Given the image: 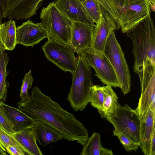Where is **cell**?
<instances>
[{
  "instance_id": "5",
  "label": "cell",
  "mask_w": 155,
  "mask_h": 155,
  "mask_svg": "<svg viewBox=\"0 0 155 155\" xmlns=\"http://www.w3.org/2000/svg\"><path fill=\"white\" fill-rule=\"evenodd\" d=\"M40 18L48 34V40L70 45L72 22L59 10L54 2L43 7Z\"/></svg>"
},
{
  "instance_id": "17",
  "label": "cell",
  "mask_w": 155,
  "mask_h": 155,
  "mask_svg": "<svg viewBox=\"0 0 155 155\" xmlns=\"http://www.w3.org/2000/svg\"><path fill=\"white\" fill-rule=\"evenodd\" d=\"M9 118L15 132L21 131L30 127H33L37 120H35L19 109L9 106L0 101Z\"/></svg>"
},
{
  "instance_id": "12",
  "label": "cell",
  "mask_w": 155,
  "mask_h": 155,
  "mask_svg": "<svg viewBox=\"0 0 155 155\" xmlns=\"http://www.w3.org/2000/svg\"><path fill=\"white\" fill-rule=\"evenodd\" d=\"M48 38L47 31L41 22L34 23L28 20L16 27L17 44L33 47Z\"/></svg>"
},
{
  "instance_id": "20",
  "label": "cell",
  "mask_w": 155,
  "mask_h": 155,
  "mask_svg": "<svg viewBox=\"0 0 155 155\" xmlns=\"http://www.w3.org/2000/svg\"><path fill=\"white\" fill-rule=\"evenodd\" d=\"M102 87L104 98L102 107L98 111L101 118L106 119L116 112L119 104L118 98L111 86L106 85Z\"/></svg>"
},
{
  "instance_id": "34",
  "label": "cell",
  "mask_w": 155,
  "mask_h": 155,
  "mask_svg": "<svg viewBox=\"0 0 155 155\" xmlns=\"http://www.w3.org/2000/svg\"><path fill=\"white\" fill-rule=\"evenodd\" d=\"M5 149L2 146L0 143V155H7L8 154Z\"/></svg>"
},
{
  "instance_id": "36",
  "label": "cell",
  "mask_w": 155,
  "mask_h": 155,
  "mask_svg": "<svg viewBox=\"0 0 155 155\" xmlns=\"http://www.w3.org/2000/svg\"><path fill=\"white\" fill-rule=\"evenodd\" d=\"M5 49V47L0 42V52L3 50Z\"/></svg>"
},
{
  "instance_id": "13",
  "label": "cell",
  "mask_w": 155,
  "mask_h": 155,
  "mask_svg": "<svg viewBox=\"0 0 155 155\" xmlns=\"http://www.w3.org/2000/svg\"><path fill=\"white\" fill-rule=\"evenodd\" d=\"M54 2L59 10L71 22L81 23L95 27V24L81 0H56Z\"/></svg>"
},
{
  "instance_id": "23",
  "label": "cell",
  "mask_w": 155,
  "mask_h": 155,
  "mask_svg": "<svg viewBox=\"0 0 155 155\" xmlns=\"http://www.w3.org/2000/svg\"><path fill=\"white\" fill-rule=\"evenodd\" d=\"M5 49L0 52V101H6L7 96L8 81L6 80L8 72L7 67L9 60L8 56Z\"/></svg>"
},
{
  "instance_id": "6",
  "label": "cell",
  "mask_w": 155,
  "mask_h": 155,
  "mask_svg": "<svg viewBox=\"0 0 155 155\" xmlns=\"http://www.w3.org/2000/svg\"><path fill=\"white\" fill-rule=\"evenodd\" d=\"M140 80L141 94L138 106L134 110L140 117L148 110L155 111V63L148 59L142 65L134 68Z\"/></svg>"
},
{
  "instance_id": "33",
  "label": "cell",
  "mask_w": 155,
  "mask_h": 155,
  "mask_svg": "<svg viewBox=\"0 0 155 155\" xmlns=\"http://www.w3.org/2000/svg\"><path fill=\"white\" fill-rule=\"evenodd\" d=\"M5 0H0V25L2 19V14H3L6 4Z\"/></svg>"
},
{
  "instance_id": "26",
  "label": "cell",
  "mask_w": 155,
  "mask_h": 155,
  "mask_svg": "<svg viewBox=\"0 0 155 155\" xmlns=\"http://www.w3.org/2000/svg\"><path fill=\"white\" fill-rule=\"evenodd\" d=\"M9 133L0 125V143L5 148L9 145L18 147L25 151L27 155H29L23 147Z\"/></svg>"
},
{
  "instance_id": "19",
  "label": "cell",
  "mask_w": 155,
  "mask_h": 155,
  "mask_svg": "<svg viewBox=\"0 0 155 155\" xmlns=\"http://www.w3.org/2000/svg\"><path fill=\"white\" fill-rule=\"evenodd\" d=\"M33 127L36 140L41 146H45L63 139L57 130L41 121L37 120L36 124Z\"/></svg>"
},
{
  "instance_id": "31",
  "label": "cell",
  "mask_w": 155,
  "mask_h": 155,
  "mask_svg": "<svg viewBox=\"0 0 155 155\" xmlns=\"http://www.w3.org/2000/svg\"><path fill=\"white\" fill-rule=\"evenodd\" d=\"M155 154V130L152 134L151 142L150 155H154Z\"/></svg>"
},
{
  "instance_id": "3",
  "label": "cell",
  "mask_w": 155,
  "mask_h": 155,
  "mask_svg": "<svg viewBox=\"0 0 155 155\" xmlns=\"http://www.w3.org/2000/svg\"><path fill=\"white\" fill-rule=\"evenodd\" d=\"M117 23L125 33L150 14L149 0H106Z\"/></svg>"
},
{
  "instance_id": "16",
  "label": "cell",
  "mask_w": 155,
  "mask_h": 155,
  "mask_svg": "<svg viewBox=\"0 0 155 155\" xmlns=\"http://www.w3.org/2000/svg\"><path fill=\"white\" fill-rule=\"evenodd\" d=\"M140 118V147L144 155H150L151 137L155 130V111L149 108L145 114Z\"/></svg>"
},
{
  "instance_id": "25",
  "label": "cell",
  "mask_w": 155,
  "mask_h": 155,
  "mask_svg": "<svg viewBox=\"0 0 155 155\" xmlns=\"http://www.w3.org/2000/svg\"><path fill=\"white\" fill-rule=\"evenodd\" d=\"M104 96L102 87L93 84L90 87L89 101L91 104L98 110L102 106Z\"/></svg>"
},
{
  "instance_id": "27",
  "label": "cell",
  "mask_w": 155,
  "mask_h": 155,
  "mask_svg": "<svg viewBox=\"0 0 155 155\" xmlns=\"http://www.w3.org/2000/svg\"><path fill=\"white\" fill-rule=\"evenodd\" d=\"M33 79L34 78L31 74V69L25 74L22 81L20 94L21 102H25L28 99L30 96L28 90L31 88Z\"/></svg>"
},
{
  "instance_id": "21",
  "label": "cell",
  "mask_w": 155,
  "mask_h": 155,
  "mask_svg": "<svg viewBox=\"0 0 155 155\" xmlns=\"http://www.w3.org/2000/svg\"><path fill=\"white\" fill-rule=\"evenodd\" d=\"M15 21L10 19L0 25V42L5 50H13L17 44Z\"/></svg>"
},
{
  "instance_id": "28",
  "label": "cell",
  "mask_w": 155,
  "mask_h": 155,
  "mask_svg": "<svg viewBox=\"0 0 155 155\" xmlns=\"http://www.w3.org/2000/svg\"><path fill=\"white\" fill-rule=\"evenodd\" d=\"M113 133L114 135L118 138L127 151H136L138 149L139 145L127 136L114 129L113 130Z\"/></svg>"
},
{
  "instance_id": "8",
  "label": "cell",
  "mask_w": 155,
  "mask_h": 155,
  "mask_svg": "<svg viewBox=\"0 0 155 155\" xmlns=\"http://www.w3.org/2000/svg\"><path fill=\"white\" fill-rule=\"evenodd\" d=\"M114 126V130L140 145V118L134 110L127 104H118L115 113L106 118Z\"/></svg>"
},
{
  "instance_id": "1",
  "label": "cell",
  "mask_w": 155,
  "mask_h": 155,
  "mask_svg": "<svg viewBox=\"0 0 155 155\" xmlns=\"http://www.w3.org/2000/svg\"><path fill=\"white\" fill-rule=\"evenodd\" d=\"M18 109L33 119L41 121L57 130L62 139L76 141L84 145L88 137L84 125L73 114L63 109L50 96L44 94L37 86L25 102L19 101Z\"/></svg>"
},
{
  "instance_id": "7",
  "label": "cell",
  "mask_w": 155,
  "mask_h": 155,
  "mask_svg": "<svg viewBox=\"0 0 155 155\" xmlns=\"http://www.w3.org/2000/svg\"><path fill=\"white\" fill-rule=\"evenodd\" d=\"M103 53L111 64L124 95L130 91L131 76L124 54L117 41L114 31L107 40Z\"/></svg>"
},
{
  "instance_id": "32",
  "label": "cell",
  "mask_w": 155,
  "mask_h": 155,
  "mask_svg": "<svg viewBox=\"0 0 155 155\" xmlns=\"http://www.w3.org/2000/svg\"><path fill=\"white\" fill-rule=\"evenodd\" d=\"M102 8L106 12H109L111 9L109 6L106 0H98Z\"/></svg>"
},
{
  "instance_id": "9",
  "label": "cell",
  "mask_w": 155,
  "mask_h": 155,
  "mask_svg": "<svg viewBox=\"0 0 155 155\" xmlns=\"http://www.w3.org/2000/svg\"><path fill=\"white\" fill-rule=\"evenodd\" d=\"M80 55L86 63L94 69L95 75L104 84L120 88L114 70L103 52L90 47L83 50Z\"/></svg>"
},
{
  "instance_id": "2",
  "label": "cell",
  "mask_w": 155,
  "mask_h": 155,
  "mask_svg": "<svg viewBox=\"0 0 155 155\" xmlns=\"http://www.w3.org/2000/svg\"><path fill=\"white\" fill-rule=\"evenodd\" d=\"M126 33L133 44L134 68L147 59L155 63V29L150 14Z\"/></svg>"
},
{
  "instance_id": "14",
  "label": "cell",
  "mask_w": 155,
  "mask_h": 155,
  "mask_svg": "<svg viewBox=\"0 0 155 155\" xmlns=\"http://www.w3.org/2000/svg\"><path fill=\"white\" fill-rule=\"evenodd\" d=\"M94 29L83 23L72 22L70 45L78 55L85 49L91 47Z\"/></svg>"
},
{
  "instance_id": "24",
  "label": "cell",
  "mask_w": 155,
  "mask_h": 155,
  "mask_svg": "<svg viewBox=\"0 0 155 155\" xmlns=\"http://www.w3.org/2000/svg\"><path fill=\"white\" fill-rule=\"evenodd\" d=\"M82 2L87 12L95 25L101 21L104 13L98 0H82Z\"/></svg>"
},
{
  "instance_id": "15",
  "label": "cell",
  "mask_w": 155,
  "mask_h": 155,
  "mask_svg": "<svg viewBox=\"0 0 155 155\" xmlns=\"http://www.w3.org/2000/svg\"><path fill=\"white\" fill-rule=\"evenodd\" d=\"M117 28L116 22L107 12L104 15L101 21L94 28L91 47L103 52L108 37L111 32Z\"/></svg>"
},
{
  "instance_id": "35",
  "label": "cell",
  "mask_w": 155,
  "mask_h": 155,
  "mask_svg": "<svg viewBox=\"0 0 155 155\" xmlns=\"http://www.w3.org/2000/svg\"><path fill=\"white\" fill-rule=\"evenodd\" d=\"M151 10L154 12L155 10V0H149Z\"/></svg>"
},
{
  "instance_id": "22",
  "label": "cell",
  "mask_w": 155,
  "mask_h": 155,
  "mask_svg": "<svg viewBox=\"0 0 155 155\" xmlns=\"http://www.w3.org/2000/svg\"><path fill=\"white\" fill-rule=\"evenodd\" d=\"M80 154L81 155H113L112 150L102 146L100 134L94 132L88 137Z\"/></svg>"
},
{
  "instance_id": "10",
  "label": "cell",
  "mask_w": 155,
  "mask_h": 155,
  "mask_svg": "<svg viewBox=\"0 0 155 155\" xmlns=\"http://www.w3.org/2000/svg\"><path fill=\"white\" fill-rule=\"evenodd\" d=\"M47 59L63 71L72 74L77 67L78 59L70 45L57 41L48 40L41 46Z\"/></svg>"
},
{
  "instance_id": "29",
  "label": "cell",
  "mask_w": 155,
  "mask_h": 155,
  "mask_svg": "<svg viewBox=\"0 0 155 155\" xmlns=\"http://www.w3.org/2000/svg\"><path fill=\"white\" fill-rule=\"evenodd\" d=\"M0 125L9 133H15L13 130V125L7 114L0 103Z\"/></svg>"
},
{
  "instance_id": "4",
  "label": "cell",
  "mask_w": 155,
  "mask_h": 155,
  "mask_svg": "<svg viewBox=\"0 0 155 155\" xmlns=\"http://www.w3.org/2000/svg\"><path fill=\"white\" fill-rule=\"evenodd\" d=\"M76 69L72 74V83L67 97L71 106L75 111H83L90 102V87L93 84L91 67L80 54Z\"/></svg>"
},
{
  "instance_id": "18",
  "label": "cell",
  "mask_w": 155,
  "mask_h": 155,
  "mask_svg": "<svg viewBox=\"0 0 155 155\" xmlns=\"http://www.w3.org/2000/svg\"><path fill=\"white\" fill-rule=\"evenodd\" d=\"M12 136L24 148L29 155H42L36 142L33 127H30L12 133Z\"/></svg>"
},
{
  "instance_id": "11",
  "label": "cell",
  "mask_w": 155,
  "mask_h": 155,
  "mask_svg": "<svg viewBox=\"0 0 155 155\" xmlns=\"http://www.w3.org/2000/svg\"><path fill=\"white\" fill-rule=\"evenodd\" d=\"M44 0H6L2 17L26 20L35 15Z\"/></svg>"
},
{
  "instance_id": "30",
  "label": "cell",
  "mask_w": 155,
  "mask_h": 155,
  "mask_svg": "<svg viewBox=\"0 0 155 155\" xmlns=\"http://www.w3.org/2000/svg\"><path fill=\"white\" fill-rule=\"evenodd\" d=\"M5 149L11 155H27L26 153L18 147L12 145L7 146Z\"/></svg>"
}]
</instances>
